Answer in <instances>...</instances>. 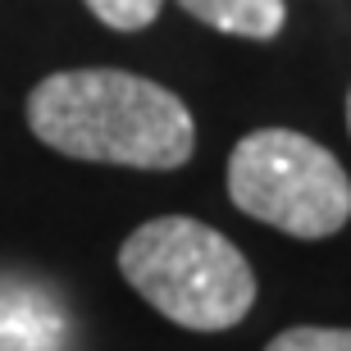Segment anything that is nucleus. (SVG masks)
I'll use <instances>...</instances> for the list:
<instances>
[{
  "mask_svg": "<svg viewBox=\"0 0 351 351\" xmlns=\"http://www.w3.org/2000/svg\"><path fill=\"white\" fill-rule=\"evenodd\" d=\"M27 123L69 160L123 169H178L196 151L192 110L128 69H64L27 96Z\"/></svg>",
  "mask_w": 351,
  "mask_h": 351,
  "instance_id": "nucleus-1",
  "label": "nucleus"
},
{
  "mask_svg": "<svg viewBox=\"0 0 351 351\" xmlns=\"http://www.w3.org/2000/svg\"><path fill=\"white\" fill-rule=\"evenodd\" d=\"M119 269L146 306L192 333H223L256 306L247 256L201 219L160 215L119 247Z\"/></svg>",
  "mask_w": 351,
  "mask_h": 351,
  "instance_id": "nucleus-2",
  "label": "nucleus"
},
{
  "mask_svg": "<svg viewBox=\"0 0 351 351\" xmlns=\"http://www.w3.org/2000/svg\"><path fill=\"white\" fill-rule=\"evenodd\" d=\"M228 201L287 237H333L351 219V178L306 132L261 128L228 156Z\"/></svg>",
  "mask_w": 351,
  "mask_h": 351,
  "instance_id": "nucleus-3",
  "label": "nucleus"
},
{
  "mask_svg": "<svg viewBox=\"0 0 351 351\" xmlns=\"http://www.w3.org/2000/svg\"><path fill=\"white\" fill-rule=\"evenodd\" d=\"M182 10L201 19L215 32L228 37H247V41H269L283 32V0H178Z\"/></svg>",
  "mask_w": 351,
  "mask_h": 351,
  "instance_id": "nucleus-4",
  "label": "nucleus"
},
{
  "mask_svg": "<svg viewBox=\"0 0 351 351\" xmlns=\"http://www.w3.org/2000/svg\"><path fill=\"white\" fill-rule=\"evenodd\" d=\"M265 351H351V328L297 324V328H283Z\"/></svg>",
  "mask_w": 351,
  "mask_h": 351,
  "instance_id": "nucleus-5",
  "label": "nucleus"
},
{
  "mask_svg": "<svg viewBox=\"0 0 351 351\" xmlns=\"http://www.w3.org/2000/svg\"><path fill=\"white\" fill-rule=\"evenodd\" d=\"M165 0H87V10L101 19L105 27L114 32H137V27H151Z\"/></svg>",
  "mask_w": 351,
  "mask_h": 351,
  "instance_id": "nucleus-6",
  "label": "nucleus"
},
{
  "mask_svg": "<svg viewBox=\"0 0 351 351\" xmlns=\"http://www.w3.org/2000/svg\"><path fill=\"white\" fill-rule=\"evenodd\" d=\"M347 128H351V91H347Z\"/></svg>",
  "mask_w": 351,
  "mask_h": 351,
  "instance_id": "nucleus-7",
  "label": "nucleus"
}]
</instances>
